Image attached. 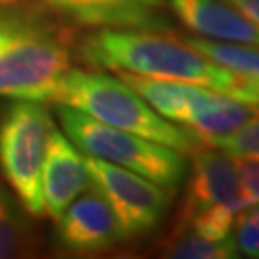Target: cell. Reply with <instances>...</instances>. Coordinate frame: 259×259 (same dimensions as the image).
I'll list each match as a JSON object with an SVG mask.
<instances>
[{"instance_id": "6da1fadb", "label": "cell", "mask_w": 259, "mask_h": 259, "mask_svg": "<svg viewBox=\"0 0 259 259\" xmlns=\"http://www.w3.org/2000/svg\"><path fill=\"white\" fill-rule=\"evenodd\" d=\"M81 54L93 65L163 81H181L223 93L259 108V89L215 64L188 42L139 29H100L83 40Z\"/></svg>"}, {"instance_id": "9a60e30c", "label": "cell", "mask_w": 259, "mask_h": 259, "mask_svg": "<svg viewBox=\"0 0 259 259\" xmlns=\"http://www.w3.org/2000/svg\"><path fill=\"white\" fill-rule=\"evenodd\" d=\"M232 238L240 255L259 259V204L238 211L232 227Z\"/></svg>"}, {"instance_id": "5bb4252c", "label": "cell", "mask_w": 259, "mask_h": 259, "mask_svg": "<svg viewBox=\"0 0 259 259\" xmlns=\"http://www.w3.org/2000/svg\"><path fill=\"white\" fill-rule=\"evenodd\" d=\"M163 255L175 259H234L240 253L232 234L223 240H211L196 232L183 231L173 234L171 242L163 248Z\"/></svg>"}, {"instance_id": "5b68a950", "label": "cell", "mask_w": 259, "mask_h": 259, "mask_svg": "<svg viewBox=\"0 0 259 259\" xmlns=\"http://www.w3.org/2000/svg\"><path fill=\"white\" fill-rule=\"evenodd\" d=\"M69 69L64 42L27 21L0 40V96L54 100L56 89Z\"/></svg>"}, {"instance_id": "3957f363", "label": "cell", "mask_w": 259, "mask_h": 259, "mask_svg": "<svg viewBox=\"0 0 259 259\" xmlns=\"http://www.w3.org/2000/svg\"><path fill=\"white\" fill-rule=\"evenodd\" d=\"M58 117L67 139L83 154L110 161L175 192L186 177L181 152L129 131L94 119L83 111L58 104Z\"/></svg>"}, {"instance_id": "d6986e66", "label": "cell", "mask_w": 259, "mask_h": 259, "mask_svg": "<svg viewBox=\"0 0 259 259\" xmlns=\"http://www.w3.org/2000/svg\"><path fill=\"white\" fill-rule=\"evenodd\" d=\"M236 10H240L259 31V0H227Z\"/></svg>"}, {"instance_id": "8fae6325", "label": "cell", "mask_w": 259, "mask_h": 259, "mask_svg": "<svg viewBox=\"0 0 259 259\" xmlns=\"http://www.w3.org/2000/svg\"><path fill=\"white\" fill-rule=\"evenodd\" d=\"M87 25L152 29L163 27L156 18V10L165 6V0H81Z\"/></svg>"}, {"instance_id": "44dd1931", "label": "cell", "mask_w": 259, "mask_h": 259, "mask_svg": "<svg viewBox=\"0 0 259 259\" xmlns=\"http://www.w3.org/2000/svg\"><path fill=\"white\" fill-rule=\"evenodd\" d=\"M0 2H14V0H0Z\"/></svg>"}, {"instance_id": "ffe728a7", "label": "cell", "mask_w": 259, "mask_h": 259, "mask_svg": "<svg viewBox=\"0 0 259 259\" xmlns=\"http://www.w3.org/2000/svg\"><path fill=\"white\" fill-rule=\"evenodd\" d=\"M19 23H23V21H18V19H14L8 14L0 12V40L6 37L10 31H14V29L18 27Z\"/></svg>"}, {"instance_id": "7a4b0ae2", "label": "cell", "mask_w": 259, "mask_h": 259, "mask_svg": "<svg viewBox=\"0 0 259 259\" xmlns=\"http://www.w3.org/2000/svg\"><path fill=\"white\" fill-rule=\"evenodd\" d=\"M54 100L106 125L169 146L183 156L200 146L190 131L161 117L135 89L106 73L69 69L56 89Z\"/></svg>"}, {"instance_id": "52a82bcc", "label": "cell", "mask_w": 259, "mask_h": 259, "mask_svg": "<svg viewBox=\"0 0 259 259\" xmlns=\"http://www.w3.org/2000/svg\"><path fill=\"white\" fill-rule=\"evenodd\" d=\"M219 205H229L242 211L250 204L244 198L232 156L221 148L204 144L192 152V173L186 185L177 229L196 213Z\"/></svg>"}, {"instance_id": "2e32d148", "label": "cell", "mask_w": 259, "mask_h": 259, "mask_svg": "<svg viewBox=\"0 0 259 259\" xmlns=\"http://www.w3.org/2000/svg\"><path fill=\"white\" fill-rule=\"evenodd\" d=\"M232 157H250L259 161V111L238 131L213 144Z\"/></svg>"}, {"instance_id": "7c38bea8", "label": "cell", "mask_w": 259, "mask_h": 259, "mask_svg": "<svg viewBox=\"0 0 259 259\" xmlns=\"http://www.w3.org/2000/svg\"><path fill=\"white\" fill-rule=\"evenodd\" d=\"M185 42H188L205 58L213 60L215 64L238 73L246 81H250L255 89H259V47L219 42L202 37H185Z\"/></svg>"}, {"instance_id": "277c9868", "label": "cell", "mask_w": 259, "mask_h": 259, "mask_svg": "<svg viewBox=\"0 0 259 259\" xmlns=\"http://www.w3.org/2000/svg\"><path fill=\"white\" fill-rule=\"evenodd\" d=\"M54 123L37 100H18L0 117V169L23 209L45 215L42 167Z\"/></svg>"}, {"instance_id": "4fadbf2b", "label": "cell", "mask_w": 259, "mask_h": 259, "mask_svg": "<svg viewBox=\"0 0 259 259\" xmlns=\"http://www.w3.org/2000/svg\"><path fill=\"white\" fill-rule=\"evenodd\" d=\"M35 250V236L23 213L0 186V259L23 257Z\"/></svg>"}, {"instance_id": "8992f818", "label": "cell", "mask_w": 259, "mask_h": 259, "mask_svg": "<svg viewBox=\"0 0 259 259\" xmlns=\"http://www.w3.org/2000/svg\"><path fill=\"white\" fill-rule=\"evenodd\" d=\"M93 183L100 186L119 219L125 238L156 231L171 205V190L146 177L98 157H84Z\"/></svg>"}, {"instance_id": "ba28073f", "label": "cell", "mask_w": 259, "mask_h": 259, "mask_svg": "<svg viewBox=\"0 0 259 259\" xmlns=\"http://www.w3.org/2000/svg\"><path fill=\"white\" fill-rule=\"evenodd\" d=\"M56 221L58 240L71 251H106L127 240L113 207L96 183L77 196Z\"/></svg>"}, {"instance_id": "e0dca14e", "label": "cell", "mask_w": 259, "mask_h": 259, "mask_svg": "<svg viewBox=\"0 0 259 259\" xmlns=\"http://www.w3.org/2000/svg\"><path fill=\"white\" fill-rule=\"evenodd\" d=\"M244 198L248 204H259V161L250 157H232Z\"/></svg>"}, {"instance_id": "9c48e42d", "label": "cell", "mask_w": 259, "mask_h": 259, "mask_svg": "<svg viewBox=\"0 0 259 259\" xmlns=\"http://www.w3.org/2000/svg\"><path fill=\"white\" fill-rule=\"evenodd\" d=\"M93 185L89 167L79 148L67 135L56 129L48 140L47 157L42 167V198L45 211L58 219L77 196Z\"/></svg>"}, {"instance_id": "30bf717a", "label": "cell", "mask_w": 259, "mask_h": 259, "mask_svg": "<svg viewBox=\"0 0 259 259\" xmlns=\"http://www.w3.org/2000/svg\"><path fill=\"white\" fill-rule=\"evenodd\" d=\"M179 19L196 35L219 42L259 47V31L234 6L221 0H169Z\"/></svg>"}, {"instance_id": "ac0fdd59", "label": "cell", "mask_w": 259, "mask_h": 259, "mask_svg": "<svg viewBox=\"0 0 259 259\" xmlns=\"http://www.w3.org/2000/svg\"><path fill=\"white\" fill-rule=\"evenodd\" d=\"M48 8L56 10L60 14H64L67 18L75 19L79 23L84 21V8L81 0H42Z\"/></svg>"}]
</instances>
